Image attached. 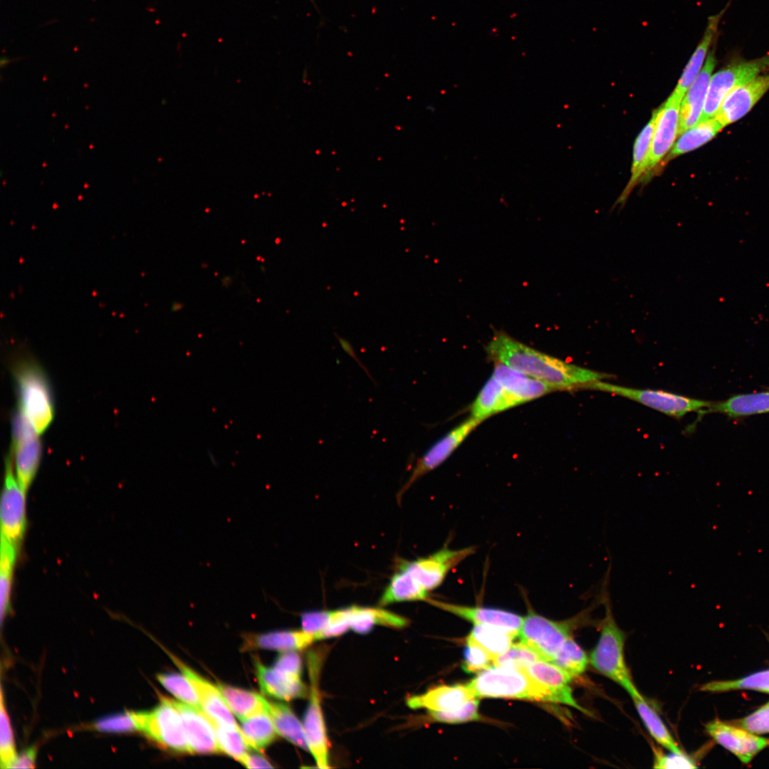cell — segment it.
<instances>
[{
	"label": "cell",
	"instance_id": "obj_13",
	"mask_svg": "<svg viewBox=\"0 0 769 769\" xmlns=\"http://www.w3.org/2000/svg\"><path fill=\"white\" fill-rule=\"evenodd\" d=\"M481 422L470 417L431 445L417 459L409 477L397 495V501H400L403 494L419 478L441 465Z\"/></svg>",
	"mask_w": 769,
	"mask_h": 769
},
{
	"label": "cell",
	"instance_id": "obj_15",
	"mask_svg": "<svg viewBox=\"0 0 769 769\" xmlns=\"http://www.w3.org/2000/svg\"><path fill=\"white\" fill-rule=\"evenodd\" d=\"M769 90V73L759 75L732 90L723 100L715 118L723 126L748 113Z\"/></svg>",
	"mask_w": 769,
	"mask_h": 769
},
{
	"label": "cell",
	"instance_id": "obj_47",
	"mask_svg": "<svg viewBox=\"0 0 769 769\" xmlns=\"http://www.w3.org/2000/svg\"><path fill=\"white\" fill-rule=\"evenodd\" d=\"M493 665V658L481 647L466 642L464 649L462 669L469 674L478 673Z\"/></svg>",
	"mask_w": 769,
	"mask_h": 769
},
{
	"label": "cell",
	"instance_id": "obj_19",
	"mask_svg": "<svg viewBox=\"0 0 769 769\" xmlns=\"http://www.w3.org/2000/svg\"><path fill=\"white\" fill-rule=\"evenodd\" d=\"M716 64L715 49L712 48L701 72L681 103L678 135H681L701 120L711 77Z\"/></svg>",
	"mask_w": 769,
	"mask_h": 769
},
{
	"label": "cell",
	"instance_id": "obj_33",
	"mask_svg": "<svg viewBox=\"0 0 769 769\" xmlns=\"http://www.w3.org/2000/svg\"><path fill=\"white\" fill-rule=\"evenodd\" d=\"M268 712L278 734L300 748L309 751L303 723L288 706L268 701Z\"/></svg>",
	"mask_w": 769,
	"mask_h": 769
},
{
	"label": "cell",
	"instance_id": "obj_29",
	"mask_svg": "<svg viewBox=\"0 0 769 769\" xmlns=\"http://www.w3.org/2000/svg\"><path fill=\"white\" fill-rule=\"evenodd\" d=\"M429 592L422 587L406 570L397 567L379 599V605L386 606L408 601H427Z\"/></svg>",
	"mask_w": 769,
	"mask_h": 769
},
{
	"label": "cell",
	"instance_id": "obj_31",
	"mask_svg": "<svg viewBox=\"0 0 769 769\" xmlns=\"http://www.w3.org/2000/svg\"><path fill=\"white\" fill-rule=\"evenodd\" d=\"M708 412H718L732 417L750 416L769 412V390L734 395L726 400L713 404Z\"/></svg>",
	"mask_w": 769,
	"mask_h": 769
},
{
	"label": "cell",
	"instance_id": "obj_53",
	"mask_svg": "<svg viewBox=\"0 0 769 769\" xmlns=\"http://www.w3.org/2000/svg\"><path fill=\"white\" fill-rule=\"evenodd\" d=\"M36 756V750L34 747L29 748L17 755L9 768H34Z\"/></svg>",
	"mask_w": 769,
	"mask_h": 769
},
{
	"label": "cell",
	"instance_id": "obj_23",
	"mask_svg": "<svg viewBox=\"0 0 769 769\" xmlns=\"http://www.w3.org/2000/svg\"><path fill=\"white\" fill-rule=\"evenodd\" d=\"M728 8V4L718 13L708 18L703 35L684 68L673 92L681 100L683 99L686 93L701 72L717 35L721 18Z\"/></svg>",
	"mask_w": 769,
	"mask_h": 769
},
{
	"label": "cell",
	"instance_id": "obj_4",
	"mask_svg": "<svg viewBox=\"0 0 769 769\" xmlns=\"http://www.w3.org/2000/svg\"><path fill=\"white\" fill-rule=\"evenodd\" d=\"M19 410L40 434L51 425L54 405L51 387L44 372L33 360H21L14 370Z\"/></svg>",
	"mask_w": 769,
	"mask_h": 769
},
{
	"label": "cell",
	"instance_id": "obj_27",
	"mask_svg": "<svg viewBox=\"0 0 769 769\" xmlns=\"http://www.w3.org/2000/svg\"><path fill=\"white\" fill-rule=\"evenodd\" d=\"M518 404V402L492 376L474 401L471 408V417L482 422L495 413Z\"/></svg>",
	"mask_w": 769,
	"mask_h": 769
},
{
	"label": "cell",
	"instance_id": "obj_9",
	"mask_svg": "<svg viewBox=\"0 0 769 769\" xmlns=\"http://www.w3.org/2000/svg\"><path fill=\"white\" fill-rule=\"evenodd\" d=\"M160 701L152 710L144 711L141 731L166 749L192 753L179 713L168 698L162 696Z\"/></svg>",
	"mask_w": 769,
	"mask_h": 769
},
{
	"label": "cell",
	"instance_id": "obj_32",
	"mask_svg": "<svg viewBox=\"0 0 769 769\" xmlns=\"http://www.w3.org/2000/svg\"><path fill=\"white\" fill-rule=\"evenodd\" d=\"M227 706L241 721L263 711H268V702L253 691L226 684L217 685Z\"/></svg>",
	"mask_w": 769,
	"mask_h": 769
},
{
	"label": "cell",
	"instance_id": "obj_44",
	"mask_svg": "<svg viewBox=\"0 0 769 769\" xmlns=\"http://www.w3.org/2000/svg\"><path fill=\"white\" fill-rule=\"evenodd\" d=\"M479 700L474 698L460 706L444 711H429V718L444 723H461L482 719L479 712Z\"/></svg>",
	"mask_w": 769,
	"mask_h": 769
},
{
	"label": "cell",
	"instance_id": "obj_49",
	"mask_svg": "<svg viewBox=\"0 0 769 769\" xmlns=\"http://www.w3.org/2000/svg\"><path fill=\"white\" fill-rule=\"evenodd\" d=\"M654 760L653 767L655 768H695L696 765L691 758L684 752L676 753L670 751L664 753L660 750L654 748Z\"/></svg>",
	"mask_w": 769,
	"mask_h": 769
},
{
	"label": "cell",
	"instance_id": "obj_38",
	"mask_svg": "<svg viewBox=\"0 0 769 769\" xmlns=\"http://www.w3.org/2000/svg\"><path fill=\"white\" fill-rule=\"evenodd\" d=\"M19 550L1 535L0 550V610L1 621L11 609V595L14 565Z\"/></svg>",
	"mask_w": 769,
	"mask_h": 769
},
{
	"label": "cell",
	"instance_id": "obj_55",
	"mask_svg": "<svg viewBox=\"0 0 769 769\" xmlns=\"http://www.w3.org/2000/svg\"><path fill=\"white\" fill-rule=\"evenodd\" d=\"M10 62H11V60L7 56L1 57V61H0L1 67L4 68V67L8 66V64L10 63Z\"/></svg>",
	"mask_w": 769,
	"mask_h": 769
},
{
	"label": "cell",
	"instance_id": "obj_35",
	"mask_svg": "<svg viewBox=\"0 0 769 769\" xmlns=\"http://www.w3.org/2000/svg\"><path fill=\"white\" fill-rule=\"evenodd\" d=\"M517 635L498 627L474 624L467 636L466 642L475 644L486 650L494 659L506 652Z\"/></svg>",
	"mask_w": 769,
	"mask_h": 769
},
{
	"label": "cell",
	"instance_id": "obj_16",
	"mask_svg": "<svg viewBox=\"0 0 769 769\" xmlns=\"http://www.w3.org/2000/svg\"><path fill=\"white\" fill-rule=\"evenodd\" d=\"M681 100L672 93L666 102L659 109H656V124L646 172L647 174H649L663 159L674 144L679 133V111Z\"/></svg>",
	"mask_w": 769,
	"mask_h": 769
},
{
	"label": "cell",
	"instance_id": "obj_50",
	"mask_svg": "<svg viewBox=\"0 0 769 769\" xmlns=\"http://www.w3.org/2000/svg\"><path fill=\"white\" fill-rule=\"evenodd\" d=\"M350 629L348 608L330 610L328 623L321 634V639L340 636Z\"/></svg>",
	"mask_w": 769,
	"mask_h": 769
},
{
	"label": "cell",
	"instance_id": "obj_26",
	"mask_svg": "<svg viewBox=\"0 0 769 769\" xmlns=\"http://www.w3.org/2000/svg\"><path fill=\"white\" fill-rule=\"evenodd\" d=\"M315 640V636L303 629L274 631L246 635L244 649H261L284 652L304 649Z\"/></svg>",
	"mask_w": 769,
	"mask_h": 769
},
{
	"label": "cell",
	"instance_id": "obj_7",
	"mask_svg": "<svg viewBox=\"0 0 769 769\" xmlns=\"http://www.w3.org/2000/svg\"><path fill=\"white\" fill-rule=\"evenodd\" d=\"M769 71V53L728 64L710 80L701 120L715 117L726 96L734 88Z\"/></svg>",
	"mask_w": 769,
	"mask_h": 769
},
{
	"label": "cell",
	"instance_id": "obj_18",
	"mask_svg": "<svg viewBox=\"0 0 769 769\" xmlns=\"http://www.w3.org/2000/svg\"><path fill=\"white\" fill-rule=\"evenodd\" d=\"M169 701L181 717L192 753L211 754L221 752L214 728L202 708L171 699Z\"/></svg>",
	"mask_w": 769,
	"mask_h": 769
},
{
	"label": "cell",
	"instance_id": "obj_48",
	"mask_svg": "<svg viewBox=\"0 0 769 769\" xmlns=\"http://www.w3.org/2000/svg\"><path fill=\"white\" fill-rule=\"evenodd\" d=\"M733 723V725L753 733H769V702L748 716Z\"/></svg>",
	"mask_w": 769,
	"mask_h": 769
},
{
	"label": "cell",
	"instance_id": "obj_20",
	"mask_svg": "<svg viewBox=\"0 0 769 769\" xmlns=\"http://www.w3.org/2000/svg\"><path fill=\"white\" fill-rule=\"evenodd\" d=\"M170 656L192 684L206 715L221 724L239 726L218 687L200 676L178 658L173 655Z\"/></svg>",
	"mask_w": 769,
	"mask_h": 769
},
{
	"label": "cell",
	"instance_id": "obj_51",
	"mask_svg": "<svg viewBox=\"0 0 769 769\" xmlns=\"http://www.w3.org/2000/svg\"><path fill=\"white\" fill-rule=\"evenodd\" d=\"M330 617V610H315L303 612L301 614L302 629L315 636L317 640L321 639V634L325 629Z\"/></svg>",
	"mask_w": 769,
	"mask_h": 769
},
{
	"label": "cell",
	"instance_id": "obj_28",
	"mask_svg": "<svg viewBox=\"0 0 769 769\" xmlns=\"http://www.w3.org/2000/svg\"><path fill=\"white\" fill-rule=\"evenodd\" d=\"M347 608L350 629L358 634H367L376 625L400 629L409 623V620L406 617L382 608L357 605Z\"/></svg>",
	"mask_w": 769,
	"mask_h": 769
},
{
	"label": "cell",
	"instance_id": "obj_22",
	"mask_svg": "<svg viewBox=\"0 0 769 769\" xmlns=\"http://www.w3.org/2000/svg\"><path fill=\"white\" fill-rule=\"evenodd\" d=\"M518 404L555 391L553 387L503 363L495 362L492 375Z\"/></svg>",
	"mask_w": 769,
	"mask_h": 769
},
{
	"label": "cell",
	"instance_id": "obj_11",
	"mask_svg": "<svg viewBox=\"0 0 769 769\" xmlns=\"http://www.w3.org/2000/svg\"><path fill=\"white\" fill-rule=\"evenodd\" d=\"M38 433L19 410L12 420L11 454L14 457L16 478L26 493L39 467L42 448Z\"/></svg>",
	"mask_w": 769,
	"mask_h": 769
},
{
	"label": "cell",
	"instance_id": "obj_36",
	"mask_svg": "<svg viewBox=\"0 0 769 769\" xmlns=\"http://www.w3.org/2000/svg\"><path fill=\"white\" fill-rule=\"evenodd\" d=\"M723 127L715 117L700 120L681 134L670 151L669 159L700 147L711 140Z\"/></svg>",
	"mask_w": 769,
	"mask_h": 769
},
{
	"label": "cell",
	"instance_id": "obj_14",
	"mask_svg": "<svg viewBox=\"0 0 769 769\" xmlns=\"http://www.w3.org/2000/svg\"><path fill=\"white\" fill-rule=\"evenodd\" d=\"M707 733L718 744L734 754L742 763H748L760 750L769 746V739L716 718L706 724Z\"/></svg>",
	"mask_w": 769,
	"mask_h": 769
},
{
	"label": "cell",
	"instance_id": "obj_24",
	"mask_svg": "<svg viewBox=\"0 0 769 769\" xmlns=\"http://www.w3.org/2000/svg\"><path fill=\"white\" fill-rule=\"evenodd\" d=\"M257 680L261 691L281 700L290 701L307 696L308 690L300 678L293 677L255 661Z\"/></svg>",
	"mask_w": 769,
	"mask_h": 769
},
{
	"label": "cell",
	"instance_id": "obj_45",
	"mask_svg": "<svg viewBox=\"0 0 769 769\" xmlns=\"http://www.w3.org/2000/svg\"><path fill=\"white\" fill-rule=\"evenodd\" d=\"M540 659V657L534 650L520 642L512 644L506 652L494 658L493 665L526 669Z\"/></svg>",
	"mask_w": 769,
	"mask_h": 769
},
{
	"label": "cell",
	"instance_id": "obj_17",
	"mask_svg": "<svg viewBox=\"0 0 769 769\" xmlns=\"http://www.w3.org/2000/svg\"><path fill=\"white\" fill-rule=\"evenodd\" d=\"M426 602L444 611L472 622L504 629L518 636L523 617L501 609L482 606H466L429 598Z\"/></svg>",
	"mask_w": 769,
	"mask_h": 769
},
{
	"label": "cell",
	"instance_id": "obj_30",
	"mask_svg": "<svg viewBox=\"0 0 769 769\" xmlns=\"http://www.w3.org/2000/svg\"><path fill=\"white\" fill-rule=\"evenodd\" d=\"M656 117V110H654L650 120L640 132L634 142L631 177L616 204H624L626 202L634 187L646 174L651 152Z\"/></svg>",
	"mask_w": 769,
	"mask_h": 769
},
{
	"label": "cell",
	"instance_id": "obj_2",
	"mask_svg": "<svg viewBox=\"0 0 769 769\" xmlns=\"http://www.w3.org/2000/svg\"><path fill=\"white\" fill-rule=\"evenodd\" d=\"M608 577L607 574L600 595L605 606V614L600 624L598 642L590 655V663L599 673L621 686L630 695L638 690L625 662V635L612 614L607 589Z\"/></svg>",
	"mask_w": 769,
	"mask_h": 769
},
{
	"label": "cell",
	"instance_id": "obj_8",
	"mask_svg": "<svg viewBox=\"0 0 769 769\" xmlns=\"http://www.w3.org/2000/svg\"><path fill=\"white\" fill-rule=\"evenodd\" d=\"M585 387L622 396L676 418L691 412L702 411L712 404L666 392L631 389L601 380L590 383Z\"/></svg>",
	"mask_w": 769,
	"mask_h": 769
},
{
	"label": "cell",
	"instance_id": "obj_52",
	"mask_svg": "<svg viewBox=\"0 0 769 769\" xmlns=\"http://www.w3.org/2000/svg\"><path fill=\"white\" fill-rule=\"evenodd\" d=\"M273 668L287 675L300 678L302 660L299 654L293 651L284 652L276 659Z\"/></svg>",
	"mask_w": 769,
	"mask_h": 769
},
{
	"label": "cell",
	"instance_id": "obj_5",
	"mask_svg": "<svg viewBox=\"0 0 769 769\" xmlns=\"http://www.w3.org/2000/svg\"><path fill=\"white\" fill-rule=\"evenodd\" d=\"M591 610H585L567 620L555 621L529 609L523 618L518 637L521 643L534 650L541 659L550 661L579 624L587 621Z\"/></svg>",
	"mask_w": 769,
	"mask_h": 769
},
{
	"label": "cell",
	"instance_id": "obj_46",
	"mask_svg": "<svg viewBox=\"0 0 769 769\" xmlns=\"http://www.w3.org/2000/svg\"><path fill=\"white\" fill-rule=\"evenodd\" d=\"M0 711V758L1 768H9L16 758L14 740L9 718L4 705L3 694H1Z\"/></svg>",
	"mask_w": 769,
	"mask_h": 769
},
{
	"label": "cell",
	"instance_id": "obj_39",
	"mask_svg": "<svg viewBox=\"0 0 769 769\" xmlns=\"http://www.w3.org/2000/svg\"><path fill=\"white\" fill-rule=\"evenodd\" d=\"M206 716L214 728L221 752L244 765L249 755V746L244 738L241 728L221 724L206 715Z\"/></svg>",
	"mask_w": 769,
	"mask_h": 769
},
{
	"label": "cell",
	"instance_id": "obj_43",
	"mask_svg": "<svg viewBox=\"0 0 769 769\" xmlns=\"http://www.w3.org/2000/svg\"><path fill=\"white\" fill-rule=\"evenodd\" d=\"M159 683L182 702L194 708H202L197 694L188 678L175 673L159 674Z\"/></svg>",
	"mask_w": 769,
	"mask_h": 769
},
{
	"label": "cell",
	"instance_id": "obj_37",
	"mask_svg": "<svg viewBox=\"0 0 769 769\" xmlns=\"http://www.w3.org/2000/svg\"><path fill=\"white\" fill-rule=\"evenodd\" d=\"M241 730L249 747L262 750L269 746L278 733L268 711L241 720Z\"/></svg>",
	"mask_w": 769,
	"mask_h": 769
},
{
	"label": "cell",
	"instance_id": "obj_3",
	"mask_svg": "<svg viewBox=\"0 0 769 769\" xmlns=\"http://www.w3.org/2000/svg\"><path fill=\"white\" fill-rule=\"evenodd\" d=\"M476 697L508 698L558 703L555 694L535 681L525 669L493 665L468 683Z\"/></svg>",
	"mask_w": 769,
	"mask_h": 769
},
{
	"label": "cell",
	"instance_id": "obj_40",
	"mask_svg": "<svg viewBox=\"0 0 769 769\" xmlns=\"http://www.w3.org/2000/svg\"><path fill=\"white\" fill-rule=\"evenodd\" d=\"M550 662L563 669L572 679L581 675L586 670L588 658L582 648L570 637Z\"/></svg>",
	"mask_w": 769,
	"mask_h": 769
},
{
	"label": "cell",
	"instance_id": "obj_41",
	"mask_svg": "<svg viewBox=\"0 0 769 769\" xmlns=\"http://www.w3.org/2000/svg\"><path fill=\"white\" fill-rule=\"evenodd\" d=\"M739 689L755 690L769 694V669L736 680L711 681L700 688L701 691L707 692H724Z\"/></svg>",
	"mask_w": 769,
	"mask_h": 769
},
{
	"label": "cell",
	"instance_id": "obj_54",
	"mask_svg": "<svg viewBox=\"0 0 769 769\" xmlns=\"http://www.w3.org/2000/svg\"><path fill=\"white\" fill-rule=\"evenodd\" d=\"M244 765L248 768H271L273 765L263 756L253 754L248 755Z\"/></svg>",
	"mask_w": 769,
	"mask_h": 769
},
{
	"label": "cell",
	"instance_id": "obj_10",
	"mask_svg": "<svg viewBox=\"0 0 769 769\" xmlns=\"http://www.w3.org/2000/svg\"><path fill=\"white\" fill-rule=\"evenodd\" d=\"M11 453L5 460V474L1 497V535L19 550L26 528V494L14 473Z\"/></svg>",
	"mask_w": 769,
	"mask_h": 769
},
{
	"label": "cell",
	"instance_id": "obj_6",
	"mask_svg": "<svg viewBox=\"0 0 769 769\" xmlns=\"http://www.w3.org/2000/svg\"><path fill=\"white\" fill-rule=\"evenodd\" d=\"M322 657L319 653L312 652L308 654V663L310 687L309 702L303 716V726L307 738L309 752L320 768H328L329 747L325 722L320 703L318 689L319 672L322 666Z\"/></svg>",
	"mask_w": 769,
	"mask_h": 769
},
{
	"label": "cell",
	"instance_id": "obj_42",
	"mask_svg": "<svg viewBox=\"0 0 769 769\" xmlns=\"http://www.w3.org/2000/svg\"><path fill=\"white\" fill-rule=\"evenodd\" d=\"M143 711H127L101 718L94 723V728L105 733H127L141 731Z\"/></svg>",
	"mask_w": 769,
	"mask_h": 769
},
{
	"label": "cell",
	"instance_id": "obj_25",
	"mask_svg": "<svg viewBox=\"0 0 769 769\" xmlns=\"http://www.w3.org/2000/svg\"><path fill=\"white\" fill-rule=\"evenodd\" d=\"M535 681L548 688L557 696L559 703L572 706L582 713L587 711L575 701L569 686L570 676L555 664L540 659L525 669Z\"/></svg>",
	"mask_w": 769,
	"mask_h": 769
},
{
	"label": "cell",
	"instance_id": "obj_12",
	"mask_svg": "<svg viewBox=\"0 0 769 769\" xmlns=\"http://www.w3.org/2000/svg\"><path fill=\"white\" fill-rule=\"evenodd\" d=\"M476 551L475 546L451 549L444 546L426 557L408 561L402 560L397 567L409 572L429 592L439 587L451 570Z\"/></svg>",
	"mask_w": 769,
	"mask_h": 769
},
{
	"label": "cell",
	"instance_id": "obj_34",
	"mask_svg": "<svg viewBox=\"0 0 769 769\" xmlns=\"http://www.w3.org/2000/svg\"><path fill=\"white\" fill-rule=\"evenodd\" d=\"M630 696L641 719L654 739L671 752H682L658 713L647 702L639 691L631 694Z\"/></svg>",
	"mask_w": 769,
	"mask_h": 769
},
{
	"label": "cell",
	"instance_id": "obj_1",
	"mask_svg": "<svg viewBox=\"0 0 769 769\" xmlns=\"http://www.w3.org/2000/svg\"><path fill=\"white\" fill-rule=\"evenodd\" d=\"M495 362L544 382L556 390L585 387L590 383L610 377V375L567 363L514 339L503 332H497L486 348Z\"/></svg>",
	"mask_w": 769,
	"mask_h": 769
},
{
	"label": "cell",
	"instance_id": "obj_21",
	"mask_svg": "<svg viewBox=\"0 0 769 769\" xmlns=\"http://www.w3.org/2000/svg\"><path fill=\"white\" fill-rule=\"evenodd\" d=\"M474 698L477 697L468 684L439 685L423 694L409 696L407 704L413 709L444 711L456 708Z\"/></svg>",
	"mask_w": 769,
	"mask_h": 769
}]
</instances>
